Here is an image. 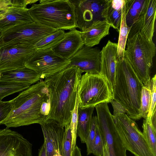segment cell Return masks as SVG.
<instances>
[{
  "label": "cell",
  "instance_id": "obj_1",
  "mask_svg": "<svg viewBox=\"0 0 156 156\" xmlns=\"http://www.w3.org/2000/svg\"><path fill=\"white\" fill-rule=\"evenodd\" d=\"M82 73L78 67L69 66L44 79L50 101L45 121H55L64 127L70 123Z\"/></svg>",
  "mask_w": 156,
  "mask_h": 156
},
{
  "label": "cell",
  "instance_id": "obj_2",
  "mask_svg": "<svg viewBox=\"0 0 156 156\" xmlns=\"http://www.w3.org/2000/svg\"><path fill=\"white\" fill-rule=\"evenodd\" d=\"M50 100L49 92L42 79L30 85L11 100L13 105L8 117L0 123L6 128L17 127L45 121L42 114L44 103Z\"/></svg>",
  "mask_w": 156,
  "mask_h": 156
},
{
  "label": "cell",
  "instance_id": "obj_3",
  "mask_svg": "<svg viewBox=\"0 0 156 156\" xmlns=\"http://www.w3.org/2000/svg\"><path fill=\"white\" fill-rule=\"evenodd\" d=\"M144 86L127 59L118 58L112 91L113 100L121 105L127 115L133 120L141 118L140 94Z\"/></svg>",
  "mask_w": 156,
  "mask_h": 156
},
{
  "label": "cell",
  "instance_id": "obj_4",
  "mask_svg": "<svg viewBox=\"0 0 156 156\" xmlns=\"http://www.w3.org/2000/svg\"><path fill=\"white\" fill-rule=\"evenodd\" d=\"M28 9L34 22L57 30L77 28L74 7L69 0H41Z\"/></svg>",
  "mask_w": 156,
  "mask_h": 156
},
{
  "label": "cell",
  "instance_id": "obj_5",
  "mask_svg": "<svg viewBox=\"0 0 156 156\" xmlns=\"http://www.w3.org/2000/svg\"><path fill=\"white\" fill-rule=\"evenodd\" d=\"M126 46L124 57L142 83L146 85L151 79L150 71L156 53L154 42L138 32L128 37Z\"/></svg>",
  "mask_w": 156,
  "mask_h": 156
},
{
  "label": "cell",
  "instance_id": "obj_6",
  "mask_svg": "<svg viewBox=\"0 0 156 156\" xmlns=\"http://www.w3.org/2000/svg\"><path fill=\"white\" fill-rule=\"evenodd\" d=\"M78 107H94L113 100L112 88L106 79L100 74L85 73L82 75L78 90Z\"/></svg>",
  "mask_w": 156,
  "mask_h": 156
},
{
  "label": "cell",
  "instance_id": "obj_7",
  "mask_svg": "<svg viewBox=\"0 0 156 156\" xmlns=\"http://www.w3.org/2000/svg\"><path fill=\"white\" fill-rule=\"evenodd\" d=\"M113 117L118 135L126 150L135 156H154L133 120L126 113Z\"/></svg>",
  "mask_w": 156,
  "mask_h": 156
},
{
  "label": "cell",
  "instance_id": "obj_8",
  "mask_svg": "<svg viewBox=\"0 0 156 156\" xmlns=\"http://www.w3.org/2000/svg\"><path fill=\"white\" fill-rule=\"evenodd\" d=\"M57 30L35 22L19 24L2 32L0 47L34 46L43 38Z\"/></svg>",
  "mask_w": 156,
  "mask_h": 156
},
{
  "label": "cell",
  "instance_id": "obj_9",
  "mask_svg": "<svg viewBox=\"0 0 156 156\" xmlns=\"http://www.w3.org/2000/svg\"><path fill=\"white\" fill-rule=\"evenodd\" d=\"M99 128L108 147L111 156H127L125 149L118 135L108 103L95 106Z\"/></svg>",
  "mask_w": 156,
  "mask_h": 156
},
{
  "label": "cell",
  "instance_id": "obj_10",
  "mask_svg": "<svg viewBox=\"0 0 156 156\" xmlns=\"http://www.w3.org/2000/svg\"><path fill=\"white\" fill-rule=\"evenodd\" d=\"M70 63L69 59L62 58L50 49L36 51L27 61L25 66L39 74L43 79L66 69Z\"/></svg>",
  "mask_w": 156,
  "mask_h": 156
},
{
  "label": "cell",
  "instance_id": "obj_11",
  "mask_svg": "<svg viewBox=\"0 0 156 156\" xmlns=\"http://www.w3.org/2000/svg\"><path fill=\"white\" fill-rule=\"evenodd\" d=\"M32 147L17 132L6 127L0 129V156H33Z\"/></svg>",
  "mask_w": 156,
  "mask_h": 156
},
{
  "label": "cell",
  "instance_id": "obj_12",
  "mask_svg": "<svg viewBox=\"0 0 156 156\" xmlns=\"http://www.w3.org/2000/svg\"><path fill=\"white\" fill-rule=\"evenodd\" d=\"M74 5L77 28L81 31L94 22L104 20L101 16L105 0H70Z\"/></svg>",
  "mask_w": 156,
  "mask_h": 156
},
{
  "label": "cell",
  "instance_id": "obj_13",
  "mask_svg": "<svg viewBox=\"0 0 156 156\" xmlns=\"http://www.w3.org/2000/svg\"><path fill=\"white\" fill-rule=\"evenodd\" d=\"M36 51L34 46L30 45L0 47V71L25 67Z\"/></svg>",
  "mask_w": 156,
  "mask_h": 156
},
{
  "label": "cell",
  "instance_id": "obj_14",
  "mask_svg": "<svg viewBox=\"0 0 156 156\" xmlns=\"http://www.w3.org/2000/svg\"><path fill=\"white\" fill-rule=\"evenodd\" d=\"M101 51L98 48L84 45L69 59L70 63L68 66H76L83 73L100 74Z\"/></svg>",
  "mask_w": 156,
  "mask_h": 156
},
{
  "label": "cell",
  "instance_id": "obj_15",
  "mask_svg": "<svg viewBox=\"0 0 156 156\" xmlns=\"http://www.w3.org/2000/svg\"><path fill=\"white\" fill-rule=\"evenodd\" d=\"M47 156H63L62 142L65 127L52 120L40 124Z\"/></svg>",
  "mask_w": 156,
  "mask_h": 156
},
{
  "label": "cell",
  "instance_id": "obj_16",
  "mask_svg": "<svg viewBox=\"0 0 156 156\" xmlns=\"http://www.w3.org/2000/svg\"><path fill=\"white\" fill-rule=\"evenodd\" d=\"M28 0H12V5L0 14V31L2 32L12 27L34 22L27 6Z\"/></svg>",
  "mask_w": 156,
  "mask_h": 156
},
{
  "label": "cell",
  "instance_id": "obj_17",
  "mask_svg": "<svg viewBox=\"0 0 156 156\" xmlns=\"http://www.w3.org/2000/svg\"><path fill=\"white\" fill-rule=\"evenodd\" d=\"M156 17V0H146L143 9L130 27L128 37L139 32L150 40H153Z\"/></svg>",
  "mask_w": 156,
  "mask_h": 156
},
{
  "label": "cell",
  "instance_id": "obj_18",
  "mask_svg": "<svg viewBox=\"0 0 156 156\" xmlns=\"http://www.w3.org/2000/svg\"><path fill=\"white\" fill-rule=\"evenodd\" d=\"M101 52L100 74L103 76L107 80L112 91L115 82L118 59L117 43L108 40Z\"/></svg>",
  "mask_w": 156,
  "mask_h": 156
},
{
  "label": "cell",
  "instance_id": "obj_19",
  "mask_svg": "<svg viewBox=\"0 0 156 156\" xmlns=\"http://www.w3.org/2000/svg\"><path fill=\"white\" fill-rule=\"evenodd\" d=\"M84 45L80 31L74 29L65 32L61 41L51 50L59 56L69 60Z\"/></svg>",
  "mask_w": 156,
  "mask_h": 156
},
{
  "label": "cell",
  "instance_id": "obj_20",
  "mask_svg": "<svg viewBox=\"0 0 156 156\" xmlns=\"http://www.w3.org/2000/svg\"><path fill=\"white\" fill-rule=\"evenodd\" d=\"M110 26L104 20L94 22L82 31H80L85 45L90 47L99 44L109 34Z\"/></svg>",
  "mask_w": 156,
  "mask_h": 156
},
{
  "label": "cell",
  "instance_id": "obj_21",
  "mask_svg": "<svg viewBox=\"0 0 156 156\" xmlns=\"http://www.w3.org/2000/svg\"><path fill=\"white\" fill-rule=\"evenodd\" d=\"M0 81L34 84L40 80L41 76L27 67L1 72Z\"/></svg>",
  "mask_w": 156,
  "mask_h": 156
},
{
  "label": "cell",
  "instance_id": "obj_22",
  "mask_svg": "<svg viewBox=\"0 0 156 156\" xmlns=\"http://www.w3.org/2000/svg\"><path fill=\"white\" fill-rule=\"evenodd\" d=\"M125 1V0H105L101 12L103 19L118 32Z\"/></svg>",
  "mask_w": 156,
  "mask_h": 156
},
{
  "label": "cell",
  "instance_id": "obj_23",
  "mask_svg": "<svg viewBox=\"0 0 156 156\" xmlns=\"http://www.w3.org/2000/svg\"><path fill=\"white\" fill-rule=\"evenodd\" d=\"M94 108H81L78 106L76 135L82 143H85L88 137Z\"/></svg>",
  "mask_w": 156,
  "mask_h": 156
},
{
  "label": "cell",
  "instance_id": "obj_24",
  "mask_svg": "<svg viewBox=\"0 0 156 156\" xmlns=\"http://www.w3.org/2000/svg\"><path fill=\"white\" fill-rule=\"evenodd\" d=\"M146 0H125L126 22L130 27L138 17L145 5Z\"/></svg>",
  "mask_w": 156,
  "mask_h": 156
},
{
  "label": "cell",
  "instance_id": "obj_25",
  "mask_svg": "<svg viewBox=\"0 0 156 156\" xmlns=\"http://www.w3.org/2000/svg\"><path fill=\"white\" fill-rule=\"evenodd\" d=\"M65 32L59 30L44 37L34 45L36 51H44L51 49L63 38Z\"/></svg>",
  "mask_w": 156,
  "mask_h": 156
},
{
  "label": "cell",
  "instance_id": "obj_26",
  "mask_svg": "<svg viewBox=\"0 0 156 156\" xmlns=\"http://www.w3.org/2000/svg\"><path fill=\"white\" fill-rule=\"evenodd\" d=\"M130 29V27L127 25L126 22L124 5L122 9L121 23L119 32V39L117 43L118 58L124 57V53Z\"/></svg>",
  "mask_w": 156,
  "mask_h": 156
},
{
  "label": "cell",
  "instance_id": "obj_27",
  "mask_svg": "<svg viewBox=\"0 0 156 156\" xmlns=\"http://www.w3.org/2000/svg\"><path fill=\"white\" fill-rule=\"evenodd\" d=\"M143 134L150 149L154 156H156V129L153 126L151 118L144 120Z\"/></svg>",
  "mask_w": 156,
  "mask_h": 156
},
{
  "label": "cell",
  "instance_id": "obj_28",
  "mask_svg": "<svg viewBox=\"0 0 156 156\" xmlns=\"http://www.w3.org/2000/svg\"><path fill=\"white\" fill-rule=\"evenodd\" d=\"M30 86L21 83L8 82L0 81V101L5 97L15 93L22 91Z\"/></svg>",
  "mask_w": 156,
  "mask_h": 156
},
{
  "label": "cell",
  "instance_id": "obj_29",
  "mask_svg": "<svg viewBox=\"0 0 156 156\" xmlns=\"http://www.w3.org/2000/svg\"><path fill=\"white\" fill-rule=\"evenodd\" d=\"M151 102V92L148 82L144 85L141 91L140 115L141 118H147Z\"/></svg>",
  "mask_w": 156,
  "mask_h": 156
},
{
  "label": "cell",
  "instance_id": "obj_30",
  "mask_svg": "<svg viewBox=\"0 0 156 156\" xmlns=\"http://www.w3.org/2000/svg\"><path fill=\"white\" fill-rule=\"evenodd\" d=\"M105 141L99 128L98 124L94 141L92 153L95 156H103V146Z\"/></svg>",
  "mask_w": 156,
  "mask_h": 156
},
{
  "label": "cell",
  "instance_id": "obj_31",
  "mask_svg": "<svg viewBox=\"0 0 156 156\" xmlns=\"http://www.w3.org/2000/svg\"><path fill=\"white\" fill-rule=\"evenodd\" d=\"M72 137L70 124L65 127L62 142L63 156H71Z\"/></svg>",
  "mask_w": 156,
  "mask_h": 156
},
{
  "label": "cell",
  "instance_id": "obj_32",
  "mask_svg": "<svg viewBox=\"0 0 156 156\" xmlns=\"http://www.w3.org/2000/svg\"><path fill=\"white\" fill-rule=\"evenodd\" d=\"M79 104V97L77 96L75 106L73 112L71 122L70 123L71 133L72 137L71 154L76 146V129L77 120V109Z\"/></svg>",
  "mask_w": 156,
  "mask_h": 156
},
{
  "label": "cell",
  "instance_id": "obj_33",
  "mask_svg": "<svg viewBox=\"0 0 156 156\" xmlns=\"http://www.w3.org/2000/svg\"><path fill=\"white\" fill-rule=\"evenodd\" d=\"M97 125V116H93L89 134L85 143L86 145L87 155H89L92 153L93 143L96 135Z\"/></svg>",
  "mask_w": 156,
  "mask_h": 156
},
{
  "label": "cell",
  "instance_id": "obj_34",
  "mask_svg": "<svg viewBox=\"0 0 156 156\" xmlns=\"http://www.w3.org/2000/svg\"><path fill=\"white\" fill-rule=\"evenodd\" d=\"M151 92V102L147 118H151L156 110V75L155 74L149 82Z\"/></svg>",
  "mask_w": 156,
  "mask_h": 156
},
{
  "label": "cell",
  "instance_id": "obj_35",
  "mask_svg": "<svg viewBox=\"0 0 156 156\" xmlns=\"http://www.w3.org/2000/svg\"><path fill=\"white\" fill-rule=\"evenodd\" d=\"M11 100L8 101H0V123L9 116L13 108Z\"/></svg>",
  "mask_w": 156,
  "mask_h": 156
},
{
  "label": "cell",
  "instance_id": "obj_36",
  "mask_svg": "<svg viewBox=\"0 0 156 156\" xmlns=\"http://www.w3.org/2000/svg\"><path fill=\"white\" fill-rule=\"evenodd\" d=\"M112 105L114 112L113 117H115L118 115L122 113H126V111L124 108L119 103L113 100L111 102Z\"/></svg>",
  "mask_w": 156,
  "mask_h": 156
},
{
  "label": "cell",
  "instance_id": "obj_37",
  "mask_svg": "<svg viewBox=\"0 0 156 156\" xmlns=\"http://www.w3.org/2000/svg\"><path fill=\"white\" fill-rule=\"evenodd\" d=\"M12 5V0H0V14L5 12Z\"/></svg>",
  "mask_w": 156,
  "mask_h": 156
},
{
  "label": "cell",
  "instance_id": "obj_38",
  "mask_svg": "<svg viewBox=\"0 0 156 156\" xmlns=\"http://www.w3.org/2000/svg\"><path fill=\"white\" fill-rule=\"evenodd\" d=\"M38 156H47L46 148L44 143L39 149Z\"/></svg>",
  "mask_w": 156,
  "mask_h": 156
},
{
  "label": "cell",
  "instance_id": "obj_39",
  "mask_svg": "<svg viewBox=\"0 0 156 156\" xmlns=\"http://www.w3.org/2000/svg\"><path fill=\"white\" fill-rule=\"evenodd\" d=\"M71 156H82L81 149L77 145L74 148Z\"/></svg>",
  "mask_w": 156,
  "mask_h": 156
},
{
  "label": "cell",
  "instance_id": "obj_40",
  "mask_svg": "<svg viewBox=\"0 0 156 156\" xmlns=\"http://www.w3.org/2000/svg\"><path fill=\"white\" fill-rule=\"evenodd\" d=\"M103 156H111L108 147L105 142L103 146Z\"/></svg>",
  "mask_w": 156,
  "mask_h": 156
},
{
  "label": "cell",
  "instance_id": "obj_41",
  "mask_svg": "<svg viewBox=\"0 0 156 156\" xmlns=\"http://www.w3.org/2000/svg\"><path fill=\"white\" fill-rule=\"evenodd\" d=\"M2 32L1 31H0V39L2 36Z\"/></svg>",
  "mask_w": 156,
  "mask_h": 156
},
{
  "label": "cell",
  "instance_id": "obj_42",
  "mask_svg": "<svg viewBox=\"0 0 156 156\" xmlns=\"http://www.w3.org/2000/svg\"><path fill=\"white\" fill-rule=\"evenodd\" d=\"M1 72L0 71V77H1Z\"/></svg>",
  "mask_w": 156,
  "mask_h": 156
}]
</instances>
